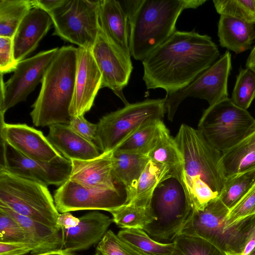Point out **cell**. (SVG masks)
<instances>
[{"label":"cell","mask_w":255,"mask_h":255,"mask_svg":"<svg viewBox=\"0 0 255 255\" xmlns=\"http://www.w3.org/2000/svg\"><path fill=\"white\" fill-rule=\"evenodd\" d=\"M216 44L207 35L176 30L142 61L147 89L166 93L188 85L219 58Z\"/></svg>","instance_id":"obj_1"},{"label":"cell","mask_w":255,"mask_h":255,"mask_svg":"<svg viewBox=\"0 0 255 255\" xmlns=\"http://www.w3.org/2000/svg\"><path fill=\"white\" fill-rule=\"evenodd\" d=\"M184 160L186 196L192 210L203 209L221 194L227 179L222 153L201 132L182 124L174 137Z\"/></svg>","instance_id":"obj_2"},{"label":"cell","mask_w":255,"mask_h":255,"mask_svg":"<svg viewBox=\"0 0 255 255\" xmlns=\"http://www.w3.org/2000/svg\"><path fill=\"white\" fill-rule=\"evenodd\" d=\"M206 0H124L129 20L131 56L144 60L176 30V23L186 9L196 8Z\"/></svg>","instance_id":"obj_3"},{"label":"cell","mask_w":255,"mask_h":255,"mask_svg":"<svg viewBox=\"0 0 255 255\" xmlns=\"http://www.w3.org/2000/svg\"><path fill=\"white\" fill-rule=\"evenodd\" d=\"M77 48L64 46L58 50L41 82L39 95L30 112L33 124L46 127L69 125L77 71Z\"/></svg>","instance_id":"obj_4"},{"label":"cell","mask_w":255,"mask_h":255,"mask_svg":"<svg viewBox=\"0 0 255 255\" xmlns=\"http://www.w3.org/2000/svg\"><path fill=\"white\" fill-rule=\"evenodd\" d=\"M229 211L216 199L202 210H192L179 234L201 237L226 254L242 255L255 227V215L228 226Z\"/></svg>","instance_id":"obj_5"},{"label":"cell","mask_w":255,"mask_h":255,"mask_svg":"<svg viewBox=\"0 0 255 255\" xmlns=\"http://www.w3.org/2000/svg\"><path fill=\"white\" fill-rule=\"evenodd\" d=\"M166 113L165 98L128 104L100 120L95 143L102 153L112 152L141 128L163 121Z\"/></svg>","instance_id":"obj_6"},{"label":"cell","mask_w":255,"mask_h":255,"mask_svg":"<svg viewBox=\"0 0 255 255\" xmlns=\"http://www.w3.org/2000/svg\"><path fill=\"white\" fill-rule=\"evenodd\" d=\"M0 205L50 227L60 230L59 215L47 186L0 168Z\"/></svg>","instance_id":"obj_7"},{"label":"cell","mask_w":255,"mask_h":255,"mask_svg":"<svg viewBox=\"0 0 255 255\" xmlns=\"http://www.w3.org/2000/svg\"><path fill=\"white\" fill-rule=\"evenodd\" d=\"M150 211L151 220L143 230L153 239L172 241L180 233L192 209L182 186L171 177L156 188Z\"/></svg>","instance_id":"obj_8"},{"label":"cell","mask_w":255,"mask_h":255,"mask_svg":"<svg viewBox=\"0 0 255 255\" xmlns=\"http://www.w3.org/2000/svg\"><path fill=\"white\" fill-rule=\"evenodd\" d=\"M255 122L247 110L237 107L228 98L204 111L197 129L223 153L242 141Z\"/></svg>","instance_id":"obj_9"},{"label":"cell","mask_w":255,"mask_h":255,"mask_svg":"<svg viewBox=\"0 0 255 255\" xmlns=\"http://www.w3.org/2000/svg\"><path fill=\"white\" fill-rule=\"evenodd\" d=\"M100 0H64L50 13L53 35L79 47L91 49L100 30Z\"/></svg>","instance_id":"obj_10"},{"label":"cell","mask_w":255,"mask_h":255,"mask_svg":"<svg viewBox=\"0 0 255 255\" xmlns=\"http://www.w3.org/2000/svg\"><path fill=\"white\" fill-rule=\"evenodd\" d=\"M231 69V55L226 51L188 85L166 93L164 98L168 120L173 121L179 106L187 98L205 100L209 106L228 98V80Z\"/></svg>","instance_id":"obj_11"},{"label":"cell","mask_w":255,"mask_h":255,"mask_svg":"<svg viewBox=\"0 0 255 255\" xmlns=\"http://www.w3.org/2000/svg\"><path fill=\"white\" fill-rule=\"evenodd\" d=\"M59 48L43 51L18 62L13 75L4 83L0 74V117L28 96L42 82Z\"/></svg>","instance_id":"obj_12"},{"label":"cell","mask_w":255,"mask_h":255,"mask_svg":"<svg viewBox=\"0 0 255 255\" xmlns=\"http://www.w3.org/2000/svg\"><path fill=\"white\" fill-rule=\"evenodd\" d=\"M1 144L0 168L47 187L60 186L69 178L71 161L63 156L50 162L42 161L25 156L2 139Z\"/></svg>","instance_id":"obj_13"},{"label":"cell","mask_w":255,"mask_h":255,"mask_svg":"<svg viewBox=\"0 0 255 255\" xmlns=\"http://www.w3.org/2000/svg\"><path fill=\"white\" fill-rule=\"evenodd\" d=\"M54 200L61 213L79 210L111 212L128 202L127 189H100L83 186L69 179L56 190Z\"/></svg>","instance_id":"obj_14"},{"label":"cell","mask_w":255,"mask_h":255,"mask_svg":"<svg viewBox=\"0 0 255 255\" xmlns=\"http://www.w3.org/2000/svg\"><path fill=\"white\" fill-rule=\"evenodd\" d=\"M91 50L102 74V88L111 89L125 106L128 105L123 90L133 69L131 55L112 43L101 29Z\"/></svg>","instance_id":"obj_15"},{"label":"cell","mask_w":255,"mask_h":255,"mask_svg":"<svg viewBox=\"0 0 255 255\" xmlns=\"http://www.w3.org/2000/svg\"><path fill=\"white\" fill-rule=\"evenodd\" d=\"M102 85V74L91 49L78 47L75 89L69 109L71 117L84 116L90 110Z\"/></svg>","instance_id":"obj_16"},{"label":"cell","mask_w":255,"mask_h":255,"mask_svg":"<svg viewBox=\"0 0 255 255\" xmlns=\"http://www.w3.org/2000/svg\"><path fill=\"white\" fill-rule=\"evenodd\" d=\"M0 119V137L22 154L50 162L62 156L42 132L26 124H9Z\"/></svg>","instance_id":"obj_17"},{"label":"cell","mask_w":255,"mask_h":255,"mask_svg":"<svg viewBox=\"0 0 255 255\" xmlns=\"http://www.w3.org/2000/svg\"><path fill=\"white\" fill-rule=\"evenodd\" d=\"M79 218L77 226L61 229L60 249L72 253L89 249L99 243L113 222L110 217L98 211L88 213Z\"/></svg>","instance_id":"obj_18"},{"label":"cell","mask_w":255,"mask_h":255,"mask_svg":"<svg viewBox=\"0 0 255 255\" xmlns=\"http://www.w3.org/2000/svg\"><path fill=\"white\" fill-rule=\"evenodd\" d=\"M71 161L72 169L69 179L72 181L94 189L126 188L114 174L112 152L102 153L97 157L90 160L72 159Z\"/></svg>","instance_id":"obj_19"},{"label":"cell","mask_w":255,"mask_h":255,"mask_svg":"<svg viewBox=\"0 0 255 255\" xmlns=\"http://www.w3.org/2000/svg\"><path fill=\"white\" fill-rule=\"evenodd\" d=\"M52 24L50 16L45 11L33 7L28 12L12 37L14 56L17 62L36 49Z\"/></svg>","instance_id":"obj_20"},{"label":"cell","mask_w":255,"mask_h":255,"mask_svg":"<svg viewBox=\"0 0 255 255\" xmlns=\"http://www.w3.org/2000/svg\"><path fill=\"white\" fill-rule=\"evenodd\" d=\"M101 31L115 45L126 53L129 50V20L122 1L100 0Z\"/></svg>","instance_id":"obj_21"},{"label":"cell","mask_w":255,"mask_h":255,"mask_svg":"<svg viewBox=\"0 0 255 255\" xmlns=\"http://www.w3.org/2000/svg\"><path fill=\"white\" fill-rule=\"evenodd\" d=\"M47 139L66 158L71 160H87L100 156L102 152L94 142L87 140L66 124L49 126Z\"/></svg>","instance_id":"obj_22"},{"label":"cell","mask_w":255,"mask_h":255,"mask_svg":"<svg viewBox=\"0 0 255 255\" xmlns=\"http://www.w3.org/2000/svg\"><path fill=\"white\" fill-rule=\"evenodd\" d=\"M0 210L9 214L21 226L27 237L32 255L60 249L61 231L20 215L10 208L0 205Z\"/></svg>","instance_id":"obj_23"},{"label":"cell","mask_w":255,"mask_h":255,"mask_svg":"<svg viewBox=\"0 0 255 255\" xmlns=\"http://www.w3.org/2000/svg\"><path fill=\"white\" fill-rule=\"evenodd\" d=\"M220 45L236 54L250 48L255 39L254 24L234 17L221 15L218 24Z\"/></svg>","instance_id":"obj_24"},{"label":"cell","mask_w":255,"mask_h":255,"mask_svg":"<svg viewBox=\"0 0 255 255\" xmlns=\"http://www.w3.org/2000/svg\"><path fill=\"white\" fill-rule=\"evenodd\" d=\"M149 161L145 155L117 149L112 151L114 174L117 179L126 187L128 202Z\"/></svg>","instance_id":"obj_25"},{"label":"cell","mask_w":255,"mask_h":255,"mask_svg":"<svg viewBox=\"0 0 255 255\" xmlns=\"http://www.w3.org/2000/svg\"><path fill=\"white\" fill-rule=\"evenodd\" d=\"M149 160L166 167L172 178L177 179L184 189V160L175 138L165 127L153 148L148 153Z\"/></svg>","instance_id":"obj_26"},{"label":"cell","mask_w":255,"mask_h":255,"mask_svg":"<svg viewBox=\"0 0 255 255\" xmlns=\"http://www.w3.org/2000/svg\"><path fill=\"white\" fill-rule=\"evenodd\" d=\"M171 177L166 167L149 160L141 173L135 190L128 203L150 208L156 188L160 183Z\"/></svg>","instance_id":"obj_27"},{"label":"cell","mask_w":255,"mask_h":255,"mask_svg":"<svg viewBox=\"0 0 255 255\" xmlns=\"http://www.w3.org/2000/svg\"><path fill=\"white\" fill-rule=\"evenodd\" d=\"M222 164L227 178L255 170V148L246 136L222 153Z\"/></svg>","instance_id":"obj_28"},{"label":"cell","mask_w":255,"mask_h":255,"mask_svg":"<svg viewBox=\"0 0 255 255\" xmlns=\"http://www.w3.org/2000/svg\"><path fill=\"white\" fill-rule=\"evenodd\" d=\"M117 235L138 255H171L174 249L173 242H159L141 229H124Z\"/></svg>","instance_id":"obj_29"},{"label":"cell","mask_w":255,"mask_h":255,"mask_svg":"<svg viewBox=\"0 0 255 255\" xmlns=\"http://www.w3.org/2000/svg\"><path fill=\"white\" fill-rule=\"evenodd\" d=\"M32 8L31 0H0V36L12 38Z\"/></svg>","instance_id":"obj_30"},{"label":"cell","mask_w":255,"mask_h":255,"mask_svg":"<svg viewBox=\"0 0 255 255\" xmlns=\"http://www.w3.org/2000/svg\"><path fill=\"white\" fill-rule=\"evenodd\" d=\"M165 127L163 121L147 125L134 133L117 149L147 156Z\"/></svg>","instance_id":"obj_31"},{"label":"cell","mask_w":255,"mask_h":255,"mask_svg":"<svg viewBox=\"0 0 255 255\" xmlns=\"http://www.w3.org/2000/svg\"><path fill=\"white\" fill-rule=\"evenodd\" d=\"M255 186V170L227 178L219 198L229 210L237 205Z\"/></svg>","instance_id":"obj_32"},{"label":"cell","mask_w":255,"mask_h":255,"mask_svg":"<svg viewBox=\"0 0 255 255\" xmlns=\"http://www.w3.org/2000/svg\"><path fill=\"white\" fill-rule=\"evenodd\" d=\"M171 255H226L209 241L197 236L178 234Z\"/></svg>","instance_id":"obj_33"},{"label":"cell","mask_w":255,"mask_h":255,"mask_svg":"<svg viewBox=\"0 0 255 255\" xmlns=\"http://www.w3.org/2000/svg\"><path fill=\"white\" fill-rule=\"evenodd\" d=\"M110 213L113 221L119 227L124 229L138 228L143 230L151 220L150 208L126 204Z\"/></svg>","instance_id":"obj_34"},{"label":"cell","mask_w":255,"mask_h":255,"mask_svg":"<svg viewBox=\"0 0 255 255\" xmlns=\"http://www.w3.org/2000/svg\"><path fill=\"white\" fill-rule=\"evenodd\" d=\"M255 98V73L246 68L237 77L231 100L237 107L247 110Z\"/></svg>","instance_id":"obj_35"},{"label":"cell","mask_w":255,"mask_h":255,"mask_svg":"<svg viewBox=\"0 0 255 255\" xmlns=\"http://www.w3.org/2000/svg\"><path fill=\"white\" fill-rule=\"evenodd\" d=\"M217 12L248 23L255 24V0H214Z\"/></svg>","instance_id":"obj_36"},{"label":"cell","mask_w":255,"mask_h":255,"mask_svg":"<svg viewBox=\"0 0 255 255\" xmlns=\"http://www.w3.org/2000/svg\"><path fill=\"white\" fill-rule=\"evenodd\" d=\"M0 242L28 244L27 235L12 217L0 210Z\"/></svg>","instance_id":"obj_37"},{"label":"cell","mask_w":255,"mask_h":255,"mask_svg":"<svg viewBox=\"0 0 255 255\" xmlns=\"http://www.w3.org/2000/svg\"><path fill=\"white\" fill-rule=\"evenodd\" d=\"M95 255H138L112 231L108 230L98 243Z\"/></svg>","instance_id":"obj_38"},{"label":"cell","mask_w":255,"mask_h":255,"mask_svg":"<svg viewBox=\"0 0 255 255\" xmlns=\"http://www.w3.org/2000/svg\"><path fill=\"white\" fill-rule=\"evenodd\" d=\"M255 215V186L232 209L230 210L226 223L230 226L249 217Z\"/></svg>","instance_id":"obj_39"},{"label":"cell","mask_w":255,"mask_h":255,"mask_svg":"<svg viewBox=\"0 0 255 255\" xmlns=\"http://www.w3.org/2000/svg\"><path fill=\"white\" fill-rule=\"evenodd\" d=\"M18 62L14 56L12 38L0 36V72H14Z\"/></svg>","instance_id":"obj_40"},{"label":"cell","mask_w":255,"mask_h":255,"mask_svg":"<svg viewBox=\"0 0 255 255\" xmlns=\"http://www.w3.org/2000/svg\"><path fill=\"white\" fill-rule=\"evenodd\" d=\"M68 126L78 134L95 143L97 124L88 122L84 116H80L72 117Z\"/></svg>","instance_id":"obj_41"},{"label":"cell","mask_w":255,"mask_h":255,"mask_svg":"<svg viewBox=\"0 0 255 255\" xmlns=\"http://www.w3.org/2000/svg\"><path fill=\"white\" fill-rule=\"evenodd\" d=\"M31 252L26 243L0 242V255H26Z\"/></svg>","instance_id":"obj_42"},{"label":"cell","mask_w":255,"mask_h":255,"mask_svg":"<svg viewBox=\"0 0 255 255\" xmlns=\"http://www.w3.org/2000/svg\"><path fill=\"white\" fill-rule=\"evenodd\" d=\"M64 0H31L33 7L40 8L48 13L59 6Z\"/></svg>","instance_id":"obj_43"},{"label":"cell","mask_w":255,"mask_h":255,"mask_svg":"<svg viewBox=\"0 0 255 255\" xmlns=\"http://www.w3.org/2000/svg\"><path fill=\"white\" fill-rule=\"evenodd\" d=\"M79 218L73 216L70 212H64L59 214L57 224L60 228L69 229L77 226Z\"/></svg>","instance_id":"obj_44"},{"label":"cell","mask_w":255,"mask_h":255,"mask_svg":"<svg viewBox=\"0 0 255 255\" xmlns=\"http://www.w3.org/2000/svg\"><path fill=\"white\" fill-rule=\"evenodd\" d=\"M255 246V227L242 255H248Z\"/></svg>","instance_id":"obj_45"},{"label":"cell","mask_w":255,"mask_h":255,"mask_svg":"<svg viewBox=\"0 0 255 255\" xmlns=\"http://www.w3.org/2000/svg\"><path fill=\"white\" fill-rule=\"evenodd\" d=\"M246 68L251 69L255 73V45L247 59Z\"/></svg>","instance_id":"obj_46"},{"label":"cell","mask_w":255,"mask_h":255,"mask_svg":"<svg viewBox=\"0 0 255 255\" xmlns=\"http://www.w3.org/2000/svg\"><path fill=\"white\" fill-rule=\"evenodd\" d=\"M32 255H75L72 252H70L62 249H58L46 253Z\"/></svg>","instance_id":"obj_47"},{"label":"cell","mask_w":255,"mask_h":255,"mask_svg":"<svg viewBox=\"0 0 255 255\" xmlns=\"http://www.w3.org/2000/svg\"><path fill=\"white\" fill-rule=\"evenodd\" d=\"M246 136L255 148V122L249 130Z\"/></svg>","instance_id":"obj_48"},{"label":"cell","mask_w":255,"mask_h":255,"mask_svg":"<svg viewBox=\"0 0 255 255\" xmlns=\"http://www.w3.org/2000/svg\"><path fill=\"white\" fill-rule=\"evenodd\" d=\"M248 255H255V246Z\"/></svg>","instance_id":"obj_49"},{"label":"cell","mask_w":255,"mask_h":255,"mask_svg":"<svg viewBox=\"0 0 255 255\" xmlns=\"http://www.w3.org/2000/svg\"><path fill=\"white\" fill-rule=\"evenodd\" d=\"M226 255H230V254H226Z\"/></svg>","instance_id":"obj_50"}]
</instances>
